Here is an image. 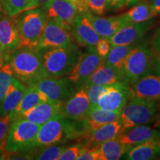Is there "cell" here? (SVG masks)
Returning a JSON list of instances; mask_svg holds the SVG:
<instances>
[{"instance_id": "1", "label": "cell", "mask_w": 160, "mask_h": 160, "mask_svg": "<svg viewBox=\"0 0 160 160\" xmlns=\"http://www.w3.org/2000/svg\"><path fill=\"white\" fill-rule=\"evenodd\" d=\"M15 78L26 87L49 77L42 65L40 52L36 48L20 47L8 56Z\"/></svg>"}, {"instance_id": "2", "label": "cell", "mask_w": 160, "mask_h": 160, "mask_svg": "<svg viewBox=\"0 0 160 160\" xmlns=\"http://www.w3.org/2000/svg\"><path fill=\"white\" fill-rule=\"evenodd\" d=\"M82 136L79 121L71 119L59 113L40 126L34 142V148L62 144Z\"/></svg>"}, {"instance_id": "3", "label": "cell", "mask_w": 160, "mask_h": 160, "mask_svg": "<svg viewBox=\"0 0 160 160\" xmlns=\"http://www.w3.org/2000/svg\"><path fill=\"white\" fill-rule=\"evenodd\" d=\"M42 65L49 77H66L77 63L81 52L77 45L39 51Z\"/></svg>"}, {"instance_id": "4", "label": "cell", "mask_w": 160, "mask_h": 160, "mask_svg": "<svg viewBox=\"0 0 160 160\" xmlns=\"http://www.w3.org/2000/svg\"><path fill=\"white\" fill-rule=\"evenodd\" d=\"M40 126L20 118L11 121L5 145L7 155L21 151H33Z\"/></svg>"}, {"instance_id": "5", "label": "cell", "mask_w": 160, "mask_h": 160, "mask_svg": "<svg viewBox=\"0 0 160 160\" xmlns=\"http://www.w3.org/2000/svg\"><path fill=\"white\" fill-rule=\"evenodd\" d=\"M13 17L19 33L21 47L37 48L48 19L45 11L38 7L22 12Z\"/></svg>"}, {"instance_id": "6", "label": "cell", "mask_w": 160, "mask_h": 160, "mask_svg": "<svg viewBox=\"0 0 160 160\" xmlns=\"http://www.w3.org/2000/svg\"><path fill=\"white\" fill-rule=\"evenodd\" d=\"M156 59L154 51L147 44L136 45L128 55L121 71L125 82L130 84L153 71Z\"/></svg>"}, {"instance_id": "7", "label": "cell", "mask_w": 160, "mask_h": 160, "mask_svg": "<svg viewBox=\"0 0 160 160\" xmlns=\"http://www.w3.org/2000/svg\"><path fill=\"white\" fill-rule=\"evenodd\" d=\"M158 109V102L130 97L120 111L119 120L122 125L123 130L146 125L155 119Z\"/></svg>"}, {"instance_id": "8", "label": "cell", "mask_w": 160, "mask_h": 160, "mask_svg": "<svg viewBox=\"0 0 160 160\" xmlns=\"http://www.w3.org/2000/svg\"><path fill=\"white\" fill-rule=\"evenodd\" d=\"M42 8L47 19L53 20L71 32L77 16L89 11L85 0H49Z\"/></svg>"}, {"instance_id": "9", "label": "cell", "mask_w": 160, "mask_h": 160, "mask_svg": "<svg viewBox=\"0 0 160 160\" xmlns=\"http://www.w3.org/2000/svg\"><path fill=\"white\" fill-rule=\"evenodd\" d=\"M31 85L41 91L48 101L61 103L71 97L79 88L66 77L44 78Z\"/></svg>"}, {"instance_id": "10", "label": "cell", "mask_w": 160, "mask_h": 160, "mask_svg": "<svg viewBox=\"0 0 160 160\" xmlns=\"http://www.w3.org/2000/svg\"><path fill=\"white\" fill-rule=\"evenodd\" d=\"M73 45H75V43L71 32L62 27L53 20L48 19L36 49L43 51Z\"/></svg>"}, {"instance_id": "11", "label": "cell", "mask_w": 160, "mask_h": 160, "mask_svg": "<svg viewBox=\"0 0 160 160\" xmlns=\"http://www.w3.org/2000/svg\"><path fill=\"white\" fill-rule=\"evenodd\" d=\"M103 60L98 54L95 46L87 47L86 51L81 53L77 63L66 77L77 87H81Z\"/></svg>"}, {"instance_id": "12", "label": "cell", "mask_w": 160, "mask_h": 160, "mask_svg": "<svg viewBox=\"0 0 160 160\" xmlns=\"http://www.w3.org/2000/svg\"><path fill=\"white\" fill-rule=\"evenodd\" d=\"M131 97L160 102V77L150 72L128 84Z\"/></svg>"}, {"instance_id": "13", "label": "cell", "mask_w": 160, "mask_h": 160, "mask_svg": "<svg viewBox=\"0 0 160 160\" xmlns=\"http://www.w3.org/2000/svg\"><path fill=\"white\" fill-rule=\"evenodd\" d=\"M130 97L128 84L119 82L109 86L99 97L97 107L107 111H120Z\"/></svg>"}, {"instance_id": "14", "label": "cell", "mask_w": 160, "mask_h": 160, "mask_svg": "<svg viewBox=\"0 0 160 160\" xmlns=\"http://www.w3.org/2000/svg\"><path fill=\"white\" fill-rule=\"evenodd\" d=\"M91 108V105L87 93L81 86L62 103L59 113L71 119L80 121L88 115Z\"/></svg>"}, {"instance_id": "15", "label": "cell", "mask_w": 160, "mask_h": 160, "mask_svg": "<svg viewBox=\"0 0 160 160\" xmlns=\"http://www.w3.org/2000/svg\"><path fill=\"white\" fill-rule=\"evenodd\" d=\"M71 33L78 45L86 48L95 46L102 38L92 25L88 17V11L77 16L73 22Z\"/></svg>"}, {"instance_id": "16", "label": "cell", "mask_w": 160, "mask_h": 160, "mask_svg": "<svg viewBox=\"0 0 160 160\" xmlns=\"http://www.w3.org/2000/svg\"><path fill=\"white\" fill-rule=\"evenodd\" d=\"M0 45L6 56L21 47V40L14 17L5 13L0 17Z\"/></svg>"}, {"instance_id": "17", "label": "cell", "mask_w": 160, "mask_h": 160, "mask_svg": "<svg viewBox=\"0 0 160 160\" xmlns=\"http://www.w3.org/2000/svg\"><path fill=\"white\" fill-rule=\"evenodd\" d=\"M151 26V20L140 23H127L110 37L111 45H126L137 43Z\"/></svg>"}, {"instance_id": "18", "label": "cell", "mask_w": 160, "mask_h": 160, "mask_svg": "<svg viewBox=\"0 0 160 160\" xmlns=\"http://www.w3.org/2000/svg\"><path fill=\"white\" fill-rule=\"evenodd\" d=\"M119 113L120 111H105L97 106L91 108L88 115L79 121L82 136L91 133L106 124L119 120Z\"/></svg>"}, {"instance_id": "19", "label": "cell", "mask_w": 160, "mask_h": 160, "mask_svg": "<svg viewBox=\"0 0 160 160\" xmlns=\"http://www.w3.org/2000/svg\"><path fill=\"white\" fill-rule=\"evenodd\" d=\"M158 138H160V131L148 125H142L123 130L118 136L117 139L130 150L136 145Z\"/></svg>"}, {"instance_id": "20", "label": "cell", "mask_w": 160, "mask_h": 160, "mask_svg": "<svg viewBox=\"0 0 160 160\" xmlns=\"http://www.w3.org/2000/svg\"><path fill=\"white\" fill-rule=\"evenodd\" d=\"M123 131V127L119 120L104 125L91 133L79 137L81 142L87 146H98L108 140L116 139Z\"/></svg>"}, {"instance_id": "21", "label": "cell", "mask_w": 160, "mask_h": 160, "mask_svg": "<svg viewBox=\"0 0 160 160\" xmlns=\"http://www.w3.org/2000/svg\"><path fill=\"white\" fill-rule=\"evenodd\" d=\"M61 105V102H42L24 112L17 119H24L33 123L42 125L59 113Z\"/></svg>"}, {"instance_id": "22", "label": "cell", "mask_w": 160, "mask_h": 160, "mask_svg": "<svg viewBox=\"0 0 160 160\" xmlns=\"http://www.w3.org/2000/svg\"><path fill=\"white\" fill-rule=\"evenodd\" d=\"M88 17L98 34L102 38L106 39L111 37L118 30L127 24L122 15L118 17H103L96 16L91 12L88 11Z\"/></svg>"}, {"instance_id": "23", "label": "cell", "mask_w": 160, "mask_h": 160, "mask_svg": "<svg viewBox=\"0 0 160 160\" xmlns=\"http://www.w3.org/2000/svg\"><path fill=\"white\" fill-rule=\"evenodd\" d=\"M119 82H125L122 72L106 65L104 59L82 86L92 85L107 86Z\"/></svg>"}, {"instance_id": "24", "label": "cell", "mask_w": 160, "mask_h": 160, "mask_svg": "<svg viewBox=\"0 0 160 160\" xmlns=\"http://www.w3.org/2000/svg\"><path fill=\"white\" fill-rule=\"evenodd\" d=\"M26 88L27 87L25 85L17 78H13L5 97L0 101V118L8 117L15 109L22 98Z\"/></svg>"}, {"instance_id": "25", "label": "cell", "mask_w": 160, "mask_h": 160, "mask_svg": "<svg viewBox=\"0 0 160 160\" xmlns=\"http://www.w3.org/2000/svg\"><path fill=\"white\" fill-rule=\"evenodd\" d=\"M125 159L128 160H151L160 157V138L153 139L131 148Z\"/></svg>"}, {"instance_id": "26", "label": "cell", "mask_w": 160, "mask_h": 160, "mask_svg": "<svg viewBox=\"0 0 160 160\" xmlns=\"http://www.w3.org/2000/svg\"><path fill=\"white\" fill-rule=\"evenodd\" d=\"M48 101L45 95L34 86H28L22 98L15 109L10 113L11 121L17 119L20 114L42 102Z\"/></svg>"}, {"instance_id": "27", "label": "cell", "mask_w": 160, "mask_h": 160, "mask_svg": "<svg viewBox=\"0 0 160 160\" xmlns=\"http://www.w3.org/2000/svg\"><path fill=\"white\" fill-rule=\"evenodd\" d=\"M129 151V148L121 142L113 139L99 145V160H117L119 159Z\"/></svg>"}, {"instance_id": "28", "label": "cell", "mask_w": 160, "mask_h": 160, "mask_svg": "<svg viewBox=\"0 0 160 160\" xmlns=\"http://www.w3.org/2000/svg\"><path fill=\"white\" fill-rule=\"evenodd\" d=\"M157 15L149 3L141 2L132 7L122 16L127 23H140L151 20Z\"/></svg>"}, {"instance_id": "29", "label": "cell", "mask_w": 160, "mask_h": 160, "mask_svg": "<svg viewBox=\"0 0 160 160\" xmlns=\"http://www.w3.org/2000/svg\"><path fill=\"white\" fill-rule=\"evenodd\" d=\"M137 45V43L126 45H111L108 55L105 59V63L121 71L128 55Z\"/></svg>"}, {"instance_id": "30", "label": "cell", "mask_w": 160, "mask_h": 160, "mask_svg": "<svg viewBox=\"0 0 160 160\" xmlns=\"http://www.w3.org/2000/svg\"><path fill=\"white\" fill-rule=\"evenodd\" d=\"M3 11L5 14L16 17L27 10L38 8L35 0H2Z\"/></svg>"}, {"instance_id": "31", "label": "cell", "mask_w": 160, "mask_h": 160, "mask_svg": "<svg viewBox=\"0 0 160 160\" xmlns=\"http://www.w3.org/2000/svg\"><path fill=\"white\" fill-rule=\"evenodd\" d=\"M10 65L8 56L0 62V101L5 97L6 92L14 78Z\"/></svg>"}, {"instance_id": "32", "label": "cell", "mask_w": 160, "mask_h": 160, "mask_svg": "<svg viewBox=\"0 0 160 160\" xmlns=\"http://www.w3.org/2000/svg\"><path fill=\"white\" fill-rule=\"evenodd\" d=\"M67 146L58 144L40 148L37 153H33L32 159L37 160H58L59 156Z\"/></svg>"}, {"instance_id": "33", "label": "cell", "mask_w": 160, "mask_h": 160, "mask_svg": "<svg viewBox=\"0 0 160 160\" xmlns=\"http://www.w3.org/2000/svg\"><path fill=\"white\" fill-rule=\"evenodd\" d=\"M110 85H84L82 87L87 93L88 97L91 103V108L96 107L97 105L98 101H99V97L105 92L106 90L108 88Z\"/></svg>"}, {"instance_id": "34", "label": "cell", "mask_w": 160, "mask_h": 160, "mask_svg": "<svg viewBox=\"0 0 160 160\" xmlns=\"http://www.w3.org/2000/svg\"><path fill=\"white\" fill-rule=\"evenodd\" d=\"M85 145L81 142L74 145L66 147L64 151L59 156L58 160H76L82 153L85 148Z\"/></svg>"}, {"instance_id": "35", "label": "cell", "mask_w": 160, "mask_h": 160, "mask_svg": "<svg viewBox=\"0 0 160 160\" xmlns=\"http://www.w3.org/2000/svg\"><path fill=\"white\" fill-rule=\"evenodd\" d=\"M90 12L97 16L105 14L108 8V0H85Z\"/></svg>"}, {"instance_id": "36", "label": "cell", "mask_w": 160, "mask_h": 160, "mask_svg": "<svg viewBox=\"0 0 160 160\" xmlns=\"http://www.w3.org/2000/svg\"><path fill=\"white\" fill-rule=\"evenodd\" d=\"M78 160H99V145L85 146L82 153L78 157Z\"/></svg>"}, {"instance_id": "37", "label": "cell", "mask_w": 160, "mask_h": 160, "mask_svg": "<svg viewBox=\"0 0 160 160\" xmlns=\"http://www.w3.org/2000/svg\"><path fill=\"white\" fill-rule=\"evenodd\" d=\"M11 122L9 116L0 118V148L3 149H5V140Z\"/></svg>"}, {"instance_id": "38", "label": "cell", "mask_w": 160, "mask_h": 160, "mask_svg": "<svg viewBox=\"0 0 160 160\" xmlns=\"http://www.w3.org/2000/svg\"><path fill=\"white\" fill-rule=\"evenodd\" d=\"M96 50H97L98 54L102 59H105L107 56L108 55L110 50L111 48V44L110 42L108 39L106 38H101L98 42L95 45Z\"/></svg>"}, {"instance_id": "39", "label": "cell", "mask_w": 160, "mask_h": 160, "mask_svg": "<svg viewBox=\"0 0 160 160\" xmlns=\"http://www.w3.org/2000/svg\"><path fill=\"white\" fill-rule=\"evenodd\" d=\"M108 8L112 9L122 8L124 6H126V0H108Z\"/></svg>"}, {"instance_id": "40", "label": "cell", "mask_w": 160, "mask_h": 160, "mask_svg": "<svg viewBox=\"0 0 160 160\" xmlns=\"http://www.w3.org/2000/svg\"><path fill=\"white\" fill-rule=\"evenodd\" d=\"M149 4L157 14H160V0H151Z\"/></svg>"}, {"instance_id": "41", "label": "cell", "mask_w": 160, "mask_h": 160, "mask_svg": "<svg viewBox=\"0 0 160 160\" xmlns=\"http://www.w3.org/2000/svg\"><path fill=\"white\" fill-rule=\"evenodd\" d=\"M153 69L155 70V72L160 77V59L157 58L156 59L154 66H153Z\"/></svg>"}, {"instance_id": "42", "label": "cell", "mask_w": 160, "mask_h": 160, "mask_svg": "<svg viewBox=\"0 0 160 160\" xmlns=\"http://www.w3.org/2000/svg\"><path fill=\"white\" fill-rule=\"evenodd\" d=\"M154 45H155L156 49H157V52L159 53V56H160V31L158 33L157 37H156Z\"/></svg>"}, {"instance_id": "43", "label": "cell", "mask_w": 160, "mask_h": 160, "mask_svg": "<svg viewBox=\"0 0 160 160\" xmlns=\"http://www.w3.org/2000/svg\"><path fill=\"white\" fill-rule=\"evenodd\" d=\"M49 0H35V2L37 7H42Z\"/></svg>"}, {"instance_id": "44", "label": "cell", "mask_w": 160, "mask_h": 160, "mask_svg": "<svg viewBox=\"0 0 160 160\" xmlns=\"http://www.w3.org/2000/svg\"><path fill=\"white\" fill-rule=\"evenodd\" d=\"M6 151L5 149L0 148V160L5 159H6V157H7V154H6Z\"/></svg>"}, {"instance_id": "45", "label": "cell", "mask_w": 160, "mask_h": 160, "mask_svg": "<svg viewBox=\"0 0 160 160\" xmlns=\"http://www.w3.org/2000/svg\"><path fill=\"white\" fill-rule=\"evenodd\" d=\"M139 1H141V0H126V5L129 6L134 5V4H137Z\"/></svg>"}, {"instance_id": "46", "label": "cell", "mask_w": 160, "mask_h": 160, "mask_svg": "<svg viewBox=\"0 0 160 160\" xmlns=\"http://www.w3.org/2000/svg\"><path fill=\"white\" fill-rule=\"evenodd\" d=\"M156 120H157V123H156V125L157 126L158 128H160V111L159 112V113L157 115V117H156Z\"/></svg>"}, {"instance_id": "47", "label": "cell", "mask_w": 160, "mask_h": 160, "mask_svg": "<svg viewBox=\"0 0 160 160\" xmlns=\"http://www.w3.org/2000/svg\"><path fill=\"white\" fill-rule=\"evenodd\" d=\"M5 57H6V55L5 54V53H4V51H3L1 45H0V62H1L2 60Z\"/></svg>"}, {"instance_id": "48", "label": "cell", "mask_w": 160, "mask_h": 160, "mask_svg": "<svg viewBox=\"0 0 160 160\" xmlns=\"http://www.w3.org/2000/svg\"><path fill=\"white\" fill-rule=\"evenodd\" d=\"M4 11H3V8H2V0H0V17H2L4 14Z\"/></svg>"}, {"instance_id": "49", "label": "cell", "mask_w": 160, "mask_h": 160, "mask_svg": "<svg viewBox=\"0 0 160 160\" xmlns=\"http://www.w3.org/2000/svg\"><path fill=\"white\" fill-rule=\"evenodd\" d=\"M159 105H160V102H159Z\"/></svg>"}, {"instance_id": "50", "label": "cell", "mask_w": 160, "mask_h": 160, "mask_svg": "<svg viewBox=\"0 0 160 160\" xmlns=\"http://www.w3.org/2000/svg\"><path fill=\"white\" fill-rule=\"evenodd\" d=\"M158 58H159V59H160V56H159V57H158Z\"/></svg>"}]
</instances>
